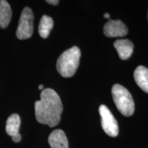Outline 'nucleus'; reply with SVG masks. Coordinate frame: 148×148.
<instances>
[{
  "mask_svg": "<svg viewBox=\"0 0 148 148\" xmlns=\"http://www.w3.org/2000/svg\"><path fill=\"white\" fill-rule=\"evenodd\" d=\"M35 115L38 123L55 127L59 123L63 110L62 101L54 90L45 88L40 93V99L34 104Z\"/></svg>",
  "mask_w": 148,
  "mask_h": 148,
  "instance_id": "f257e3e1",
  "label": "nucleus"
},
{
  "mask_svg": "<svg viewBox=\"0 0 148 148\" xmlns=\"http://www.w3.org/2000/svg\"><path fill=\"white\" fill-rule=\"evenodd\" d=\"M80 56V50L76 46L64 51L56 62V69L58 73L64 77L73 76L78 68Z\"/></svg>",
  "mask_w": 148,
  "mask_h": 148,
  "instance_id": "f03ea898",
  "label": "nucleus"
},
{
  "mask_svg": "<svg viewBox=\"0 0 148 148\" xmlns=\"http://www.w3.org/2000/svg\"><path fill=\"white\" fill-rule=\"evenodd\" d=\"M112 95L119 112L125 116L132 115L134 112V102L130 92L121 85L114 84L112 88Z\"/></svg>",
  "mask_w": 148,
  "mask_h": 148,
  "instance_id": "7ed1b4c3",
  "label": "nucleus"
},
{
  "mask_svg": "<svg viewBox=\"0 0 148 148\" xmlns=\"http://www.w3.org/2000/svg\"><path fill=\"white\" fill-rule=\"evenodd\" d=\"M34 16L32 9L25 7L22 11L16 35L18 39L25 40L30 38L34 31Z\"/></svg>",
  "mask_w": 148,
  "mask_h": 148,
  "instance_id": "20e7f679",
  "label": "nucleus"
},
{
  "mask_svg": "<svg viewBox=\"0 0 148 148\" xmlns=\"http://www.w3.org/2000/svg\"><path fill=\"white\" fill-rule=\"evenodd\" d=\"M101 116V126L105 132L108 136L115 137L119 134V127L115 118L105 105H101L99 108Z\"/></svg>",
  "mask_w": 148,
  "mask_h": 148,
  "instance_id": "39448f33",
  "label": "nucleus"
},
{
  "mask_svg": "<svg viewBox=\"0 0 148 148\" xmlns=\"http://www.w3.org/2000/svg\"><path fill=\"white\" fill-rule=\"evenodd\" d=\"M103 33L108 37L124 36L128 33L126 25L120 20H110L103 27Z\"/></svg>",
  "mask_w": 148,
  "mask_h": 148,
  "instance_id": "423d86ee",
  "label": "nucleus"
},
{
  "mask_svg": "<svg viewBox=\"0 0 148 148\" xmlns=\"http://www.w3.org/2000/svg\"><path fill=\"white\" fill-rule=\"evenodd\" d=\"M48 142L51 148H69V143L63 130L57 129L49 134Z\"/></svg>",
  "mask_w": 148,
  "mask_h": 148,
  "instance_id": "0eeeda50",
  "label": "nucleus"
},
{
  "mask_svg": "<svg viewBox=\"0 0 148 148\" xmlns=\"http://www.w3.org/2000/svg\"><path fill=\"white\" fill-rule=\"evenodd\" d=\"M114 47L117 51L119 58L122 60H127L132 54L134 45L128 39H120L114 42Z\"/></svg>",
  "mask_w": 148,
  "mask_h": 148,
  "instance_id": "6e6552de",
  "label": "nucleus"
},
{
  "mask_svg": "<svg viewBox=\"0 0 148 148\" xmlns=\"http://www.w3.org/2000/svg\"><path fill=\"white\" fill-rule=\"evenodd\" d=\"M134 77L138 86L148 93V69L143 66H138L135 69Z\"/></svg>",
  "mask_w": 148,
  "mask_h": 148,
  "instance_id": "1a4fd4ad",
  "label": "nucleus"
},
{
  "mask_svg": "<svg viewBox=\"0 0 148 148\" xmlns=\"http://www.w3.org/2000/svg\"><path fill=\"white\" fill-rule=\"evenodd\" d=\"M12 18V10L8 2L0 0V27L5 28L8 26Z\"/></svg>",
  "mask_w": 148,
  "mask_h": 148,
  "instance_id": "9d476101",
  "label": "nucleus"
},
{
  "mask_svg": "<svg viewBox=\"0 0 148 148\" xmlns=\"http://www.w3.org/2000/svg\"><path fill=\"white\" fill-rule=\"evenodd\" d=\"M20 124H21V119L17 114H12L9 116L7 119L6 125H5V131L9 136H13L18 134Z\"/></svg>",
  "mask_w": 148,
  "mask_h": 148,
  "instance_id": "9b49d317",
  "label": "nucleus"
},
{
  "mask_svg": "<svg viewBox=\"0 0 148 148\" xmlns=\"http://www.w3.org/2000/svg\"><path fill=\"white\" fill-rule=\"evenodd\" d=\"M53 26V21L52 18L47 15L42 16L38 25V33L40 36L43 38H47L50 34Z\"/></svg>",
  "mask_w": 148,
  "mask_h": 148,
  "instance_id": "f8f14e48",
  "label": "nucleus"
},
{
  "mask_svg": "<svg viewBox=\"0 0 148 148\" xmlns=\"http://www.w3.org/2000/svg\"><path fill=\"white\" fill-rule=\"evenodd\" d=\"M12 140H13L14 142H15V143H18V142H19L20 140H21V134H20L19 133H18V134L14 135V136H12Z\"/></svg>",
  "mask_w": 148,
  "mask_h": 148,
  "instance_id": "ddd939ff",
  "label": "nucleus"
},
{
  "mask_svg": "<svg viewBox=\"0 0 148 148\" xmlns=\"http://www.w3.org/2000/svg\"><path fill=\"white\" fill-rule=\"evenodd\" d=\"M46 2L49 3V4H51V5H56L58 4L59 1H58V0H47V1H46Z\"/></svg>",
  "mask_w": 148,
  "mask_h": 148,
  "instance_id": "4468645a",
  "label": "nucleus"
},
{
  "mask_svg": "<svg viewBox=\"0 0 148 148\" xmlns=\"http://www.w3.org/2000/svg\"><path fill=\"white\" fill-rule=\"evenodd\" d=\"M103 16H104L105 18H108L109 17H110V14H109L108 13H105V14H104V15H103Z\"/></svg>",
  "mask_w": 148,
  "mask_h": 148,
  "instance_id": "2eb2a0df",
  "label": "nucleus"
},
{
  "mask_svg": "<svg viewBox=\"0 0 148 148\" xmlns=\"http://www.w3.org/2000/svg\"><path fill=\"white\" fill-rule=\"evenodd\" d=\"M43 88H44V86H43V85H42V84H40V85H39V86H38V88H39L40 90L43 89Z\"/></svg>",
  "mask_w": 148,
  "mask_h": 148,
  "instance_id": "dca6fc26",
  "label": "nucleus"
},
{
  "mask_svg": "<svg viewBox=\"0 0 148 148\" xmlns=\"http://www.w3.org/2000/svg\"><path fill=\"white\" fill-rule=\"evenodd\" d=\"M147 18H148V13H147Z\"/></svg>",
  "mask_w": 148,
  "mask_h": 148,
  "instance_id": "f3484780",
  "label": "nucleus"
}]
</instances>
